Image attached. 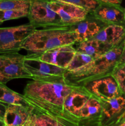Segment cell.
Wrapping results in <instances>:
<instances>
[{
    "mask_svg": "<svg viewBox=\"0 0 125 126\" xmlns=\"http://www.w3.org/2000/svg\"><path fill=\"white\" fill-rule=\"evenodd\" d=\"M91 96V95L83 86H74L64 100L62 111L65 116L78 125V112Z\"/></svg>",
    "mask_w": 125,
    "mask_h": 126,
    "instance_id": "30bf717a",
    "label": "cell"
},
{
    "mask_svg": "<svg viewBox=\"0 0 125 126\" xmlns=\"http://www.w3.org/2000/svg\"><path fill=\"white\" fill-rule=\"evenodd\" d=\"M75 53L74 45L70 44L56 47L40 54L27 55L66 70Z\"/></svg>",
    "mask_w": 125,
    "mask_h": 126,
    "instance_id": "8fae6325",
    "label": "cell"
},
{
    "mask_svg": "<svg viewBox=\"0 0 125 126\" xmlns=\"http://www.w3.org/2000/svg\"><path fill=\"white\" fill-rule=\"evenodd\" d=\"M28 12L29 11L22 10H0V22L27 17Z\"/></svg>",
    "mask_w": 125,
    "mask_h": 126,
    "instance_id": "603a6c76",
    "label": "cell"
},
{
    "mask_svg": "<svg viewBox=\"0 0 125 126\" xmlns=\"http://www.w3.org/2000/svg\"></svg>",
    "mask_w": 125,
    "mask_h": 126,
    "instance_id": "1f68e13d",
    "label": "cell"
},
{
    "mask_svg": "<svg viewBox=\"0 0 125 126\" xmlns=\"http://www.w3.org/2000/svg\"></svg>",
    "mask_w": 125,
    "mask_h": 126,
    "instance_id": "836d02e7",
    "label": "cell"
},
{
    "mask_svg": "<svg viewBox=\"0 0 125 126\" xmlns=\"http://www.w3.org/2000/svg\"><path fill=\"white\" fill-rule=\"evenodd\" d=\"M100 2H105V3L113 4L116 5H121L122 0H98Z\"/></svg>",
    "mask_w": 125,
    "mask_h": 126,
    "instance_id": "4316f807",
    "label": "cell"
},
{
    "mask_svg": "<svg viewBox=\"0 0 125 126\" xmlns=\"http://www.w3.org/2000/svg\"><path fill=\"white\" fill-rule=\"evenodd\" d=\"M112 75L116 79L121 93L125 95V64L117 65Z\"/></svg>",
    "mask_w": 125,
    "mask_h": 126,
    "instance_id": "d4e9b609",
    "label": "cell"
},
{
    "mask_svg": "<svg viewBox=\"0 0 125 126\" xmlns=\"http://www.w3.org/2000/svg\"><path fill=\"white\" fill-rule=\"evenodd\" d=\"M124 41L85 66L73 71H66L65 80L72 85L81 86L93 79L112 74L120 62Z\"/></svg>",
    "mask_w": 125,
    "mask_h": 126,
    "instance_id": "7a4b0ae2",
    "label": "cell"
},
{
    "mask_svg": "<svg viewBox=\"0 0 125 126\" xmlns=\"http://www.w3.org/2000/svg\"><path fill=\"white\" fill-rule=\"evenodd\" d=\"M24 66L29 73L32 80L36 81H54L64 78L66 70L40 61L30 56L25 55Z\"/></svg>",
    "mask_w": 125,
    "mask_h": 126,
    "instance_id": "52a82bcc",
    "label": "cell"
},
{
    "mask_svg": "<svg viewBox=\"0 0 125 126\" xmlns=\"http://www.w3.org/2000/svg\"><path fill=\"white\" fill-rule=\"evenodd\" d=\"M101 115V103L93 96L87 101L77 116L78 126H99Z\"/></svg>",
    "mask_w": 125,
    "mask_h": 126,
    "instance_id": "9a60e30c",
    "label": "cell"
},
{
    "mask_svg": "<svg viewBox=\"0 0 125 126\" xmlns=\"http://www.w3.org/2000/svg\"><path fill=\"white\" fill-rule=\"evenodd\" d=\"M83 86L89 94L102 102L122 94L116 79L112 74L88 81Z\"/></svg>",
    "mask_w": 125,
    "mask_h": 126,
    "instance_id": "ba28073f",
    "label": "cell"
},
{
    "mask_svg": "<svg viewBox=\"0 0 125 126\" xmlns=\"http://www.w3.org/2000/svg\"><path fill=\"white\" fill-rule=\"evenodd\" d=\"M0 126H4V122L2 120H1V119H0Z\"/></svg>",
    "mask_w": 125,
    "mask_h": 126,
    "instance_id": "4dcf8cb0",
    "label": "cell"
},
{
    "mask_svg": "<svg viewBox=\"0 0 125 126\" xmlns=\"http://www.w3.org/2000/svg\"><path fill=\"white\" fill-rule=\"evenodd\" d=\"M116 126H125V117Z\"/></svg>",
    "mask_w": 125,
    "mask_h": 126,
    "instance_id": "f1b7e54d",
    "label": "cell"
},
{
    "mask_svg": "<svg viewBox=\"0 0 125 126\" xmlns=\"http://www.w3.org/2000/svg\"><path fill=\"white\" fill-rule=\"evenodd\" d=\"M118 64L119 65H120V64H125V41H124V46L123 49L122 54H121V58H120V60Z\"/></svg>",
    "mask_w": 125,
    "mask_h": 126,
    "instance_id": "83f0119b",
    "label": "cell"
},
{
    "mask_svg": "<svg viewBox=\"0 0 125 126\" xmlns=\"http://www.w3.org/2000/svg\"><path fill=\"white\" fill-rule=\"evenodd\" d=\"M31 0H1L0 10L29 11Z\"/></svg>",
    "mask_w": 125,
    "mask_h": 126,
    "instance_id": "44dd1931",
    "label": "cell"
},
{
    "mask_svg": "<svg viewBox=\"0 0 125 126\" xmlns=\"http://www.w3.org/2000/svg\"><path fill=\"white\" fill-rule=\"evenodd\" d=\"M28 120L31 126H78L64 118L52 116L32 107Z\"/></svg>",
    "mask_w": 125,
    "mask_h": 126,
    "instance_id": "e0dca14e",
    "label": "cell"
},
{
    "mask_svg": "<svg viewBox=\"0 0 125 126\" xmlns=\"http://www.w3.org/2000/svg\"><path fill=\"white\" fill-rule=\"evenodd\" d=\"M1 23H1V22H0V25H1Z\"/></svg>",
    "mask_w": 125,
    "mask_h": 126,
    "instance_id": "d6a6232c",
    "label": "cell"
},
{
    "mask_svg": "<svg viewBox=\"0 0 125 126\" xmlns=\"http://www.w3.org/2000/svg\"><path fill=\"white\" fill-rule=\"evenodd\" d=\"M107 25L89 12L83 20L70 25L69 28L75 35L76 43H78L93 38Z\"/></svg>",
    "mask_w": 125,
    "mask_h": 126,
    "instance_id": "4fadbf2b",
    "label": "cell"
},
{
    "mask_svg": "<svg viewBox=\"0 0 125 126\" xmlns=\"http://www.w3.org/2000/svg\"><path fill=\"white\" fill-rule=\"evenodd\" d=\"M0 102L7 104L20 105L30 107L23 95L12 91L7 87L6 84L2 83H0Z\"/></svg>",
    "mask_w": 125,
    "mask_h": 126,
    "instance_id": "ffe728a7",
    "label": "cell"
},
{
    "mask_svg": "<svg viewBox=\"0 0 125 126\" xmlns=\"http://www.w3.org/2000/svg\"><path fill=\"white\" fill-rule=\"evenodd\" d=\"M8 104L0 102V119L3 121L5 113H6V108H7Z\"/></svg>",
    "mask_w": 125,
    "mask_h": 126,
    "instance_id": "484cf974",
    "label": "cell"
},
{
    "mask_svg": "<svg viewBox=\"0 0 125 126\" xmlns=\"http://www.w3.org/2000/svg\"><path fill=\"white\" fill-rule=\"evenodd\" d=\"M76 51L89 55L93 59L102 56L112 49L94 38L73 44Z\"/></svg>",
    "mask_w": 125,
    "mask_h": 126,
    "instance_id": "d6986e66",
    "label": "cell"
},
{
    "mask_svg": "<svg viewBox=\"0 0 125 126\" xmlns=\"http://www.w3.org/2000/svg\"><path fill=\"white\" fill-rule=\"evenodd\" d=\"M93 38L113 49L125 41V25L108 24Z\"/></svg>",
    "mask_w": 125,
    "mask_h": 126,
    "instance_id": "2e32d148",
    "label": "cell"
},
{
    "mask_svg": "<svg viewBox=\"0 0 125 126\" xmlns=\"http://www.w3.org/2000/svg\"><path fill=\"white\" fill-rule=\"evenodd\" d=\"M30 107L8 104L3 119L4 126H22L29 116Z\"/></svg>",
    "mask_w": 125,
    "mask_h": 126,
    "instance_id": "ac0fdd59",
    "label": "cell"
},
{
    "mask_svg": "<svg viewBox=\"0 0 125 126\" xmlns=\"http://www.w3.org/2000/svg\"><path fill=\"white\" fill-rule=\"evenodd\" d=\"M49 6L56 12L65 26H70L85 18L89 12L72 4L56 1H47Z\"/></svg>",
    "mask_w": 125,
    "mask_h": 126,
    "instance_id": "7c38bea8",
    "label": "cell"
},
{
    "mask_svg": "<svg viewBox=\"0 0 125 126\" xmlns=\"http://www.w3.org/2000/svg\"><path fill=\"white\" fill-rule=\"evenodd\" d=\"M74 87V85L67 82L64 78L54 81L32 80L25 87L23 95L32 108L69 120L62 111V105Z\"/></svg>",
    "mask_w": 125,
    "mask_h": 126,
    "instance_id": "6da1fadb",
    "label": "cell"
},
{
    "mask_svg": "<svg viewBox=\"0 0 125 126\" xmlns=\"http://www.w3.org/2000/svg\"><path fill=\"white\" fill-rule=\"evenodd\" d=\"M125 11L121 5L100 2L90 13L107 24L125 25Z\"/></svg>",
    "mask_w": 125,
    "mask_h": 126,
    "instance_id": "5bb4252c",
    "label": "cell"
},
{
    "mask_svg": "<svg viewBox=\"0 0 125 126\" xmlns=\"http://www.w3.org/2000/svg\"><path fill=\"white\" fill-rule=\"evenodd\" d=\"M31 126V124H30V123H29V120H28V121H27V122H26V123L25 124H24V125H23V126Z\"/></svg>",
    "mask_w": 125,
    "mask_h": 126,
    "instance_id": "f546056e",
    "label": "cell"
},
{
    "mask_svg": "<svg viewBox=\"0 0 125 126\" xmlns=\"http://www.w3.org/2000/svg\"><path fill=\"white\" fill-rule=\"evenodd\" d=\"M45 1H56L72 4L85 9L89 12H93L100 3L98 0H45Z\"/></svg>",
    "mask_w": 125,
    "mask_h": 126,
    "instance_id": "cb8c5ba5",
    "label": "cell"
},
{
    "mask_svg": "<svg viewBox=\"0 0 125 126\" xmlns=\"http://www.w3.org/2000/svg\"><path fill=\"white\" fill-rule=\"evenodd\" d=\"M25 55L18 52L0 54V83L6 84L15 79H31L24 66Z\"/></svg>",
    "mask_w": 125,
    "mask_h": 126,
    "instance_id": "5b68a950",
    "label": "cell"
},
{
    "mask_svg": "<svg viewBox=\"0 0 125 126\" xmlns=\"http://www.w3.org/2000/svg\"><path fill=\"white\" fill-rule=\"evenodd\" d=\"M75 43V35L71 31L69 26L36 29L25 39L21 49L26 50L27 54H38L56 47Z\"/></svg>",
    "mask_w": 125,
    "mask_h": 126,
    "instance_id": "3957f363",
    "label": "cell"
},
{
    "mask_svg": "<svg viewBox=\"0 0 125 126\" xmlns=\"http://www.w3.org/2000/svg\"><path fill=\"white\" fill-rule=\"evenodd\" d=\"M27 17L29 23L36 29L67 27L62 23L58 15L50 8L45 0H31Z\"/></svg>",
    "mask_w": 125,
    "mask_h": 126,
    "instance_id": "277c9868",
    "label": "cell"
},
{
    "mask_svg": "<svg viewBox=\"0 0 125 126\" xmlns=\"http://www.w3.org/2000/svg\"><path fill=\"white\" fill-rule=\"evenodd\" d=\"M36 30L31 23L0 28V54L18 52L25 39Z\"/></svg>",
    "mask_w": 125,
    "mask_h": 126,
    "instance_id": "8992f818",
    "label": "cell"
},
{
    "mask_svg": "<svg viewBox=\"0 0 125 126\" xmlns=\"http://www.w3.org/2000/svg\"><path fill=\"white\" fill-rule=\"evenodd\" d=\"M93 58L87 54L78 52L76 51L75 54L71 60L66 68V71H73L77 69L85 66L93 60Z\"/></svg>",
    "mask_w": 125,
    "mask_h": 126,
    "instance_id": "7402d4cb",
    "label": "cell"
},
{
    "mask_svg": "<svg viewBox=\"0 0 125 126\" xmlns=\"http://www.w3.org/2000/svg\"><path fill=\"white\" fill-rule=\"evenodd\" d=\"M101 103L100 126H116L125 117V95H120Z\"/></svg>",
    "mask_w": 125,
    "mask_h": 126,
    "instance_id": "9c48e42d",
    "label": "cell"
}]
</instances>
